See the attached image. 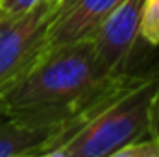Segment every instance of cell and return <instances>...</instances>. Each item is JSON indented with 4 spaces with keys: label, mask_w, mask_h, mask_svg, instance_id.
I'll return each instance as SVG.
<instances>
[{
    "label": "cell",
    "mask_w": 159,
    "mask_h": 157,
    "mask_svg": "<svg viewBox=\"0 0 159 157\" xmlns=\"http://www.w3.org/2000/svg\"><path fill=\"white\" fill-rule=\"evenodd\" d=\"M159 89V59L141 70L107 78L41 146L39 154L107 157L148 135L150 105Z\"/></svg>",
    "instance_id": "1"
},
{
    "label": "cell",
    "mask_w": 159,
    "mask_h": 157,
    "mask_svg": "<svg viewBox=\"0 0 159 157\" xmlns=\"http://www.w3.org/2000/svg\"><path fill=\"white\" fill-rule=\"evenodd\" d=\"M59 126L34 124L22 118L0 115V157H20L39 154L41 146Z\"/></svg>",
    "instance_id": "6"
},
{
    "label": "cell",
    "mask_w": 159,
    "mask_h": 157,
    "mask_svg": "<svg viewBox=\"0 0 159 157\" xmlns=\"http://www.w3.org/2000/svg\"><path fill=\"white\" fill-rule=\"evenodd\" d=\"M41 2L43 0H0V19L24 15L35 6H39Z\"/></svg>",
    "instance_id": "9"
},
{
    "label": "cell",
    "mask_w": 159,
    "mask_h": 157,
    "mask_svg": "<svg viewBox=\"0 0 159 157\" xmlns=\"http://www.w3.org/2000/svg\"><path fill=\"white\" fill-rule=\"evenodd\" d=\"M107 157H159V142L156 139H148V141H137L131 144H126L124 148L117 150L115 154Z\"/></svg>",
    "instance_id": "8"
},
{
    "label": "cell",
    "mask_w": 159,
    "mask_h": 157,
    "mask_svg": "<svg viewBox=\"0 0 159 157\" xmlns=\"http://www.w3.org/2000/svg\"><path fill=\"white\" fill-rule=\"evenodd\" d=\"M54 2H57V4H61V0H54Z\"/></svg>",
    "instance_id": "12"
},
{
    "label": "cell",
    "mask_w": 159,
    "mask_h": 157,
    "mask_svg": "<svg viewBox=\"0 0 159 157\" xmlns=\"http://www.w3.org/2000/svg\"><path fill=\"white\" fill-rule=\"evenodd\" d=\"M148 135L159 142V89L154 94L152 105H150V122H148Z\"/></svg>",
    "instance_id": "10"
},
{
    "label": "cell",
    "mask_w": 159,
    "mask_h": 157,
    "mask_svg": "<svg viewBox=\"0 0 159 157\" xmlns=\"http://www.w3.org/2000/svg\"><path fill=\"white\" fill-rule=\"evenodd\" d=\"M107 78L96 61L91 37L48 48L0 96V115L61 126Z\"/></svg>",
    "instance_id": "2"
},
{
    "label": "cell",
    "mask_w": 159,
    "mask_h": 157,
    "mask_svg": "<svg viewBox=\"0 0 159 157\" xmlns=\"http://www.w3.org/2000/svg\"><path fill=\"white\" fill-rule=\"evenodd\" d=\"M144 0H122L91 35L96 61L106 76H115L129 67V59L141 39L139 26Z\"/></svg>",
    "instance_id": "4"
},
{
    "label": "cell",
    "mask_w": 159,
    "mask_h": 157,
    "mask_svg": "<svg viewBox=\"0 0 159 157\" xmlns=\"http://www.w3.org/2000/svg\"><path fill=\"white\" fill-rule=\"evenodd\" d=\"M57 2L43 0L24 15L0 19V96L48 50L46 35Z\"/></svg>",
    "instance_id": "3"
},
{
    "label": "cell",
    "mask_w": 159,
    "mask_h": 157,
    "mask_svg": "<svg viewBox=\"0 0 159 157\" xmlns=\"http://www.w3.org/2000/svg\"><path fill=\"white\" fill-rule=\"evenodd\" d=\"M120 2L122 0H61L48 28V48L91 37Z\"/></svg>",
    "instance_id": "5"
},
{
    "label": "cell",
    "mask_w": 159,
    "mask_h": 157,
    "mask_svg": "<svg viewBox=\"0 0 159 157\" xmlns=\"http://www.w3.org/2000/svg\"><path fill=\"white\" fill-rule=\"evenodd\" d=\"M20 157H43V155H37V154H28V155H20Z\"/></svg>",
    "instance_id": "11"
},
{
    "label": "cell",
    "mask_w": 159,
    "mask_h": 157,
    "mask_svg": "<svg viewBox=\"0 0 159 157\" xmlns=\"http://www.w3.org/2000/svg\"><path fill=\"white\" fill-rule=\"evenodd\" d=\"M139 34L148 44L159 46V0H144Z\"/></svg>",
    "instance_id": "7"
}]
</instances>
